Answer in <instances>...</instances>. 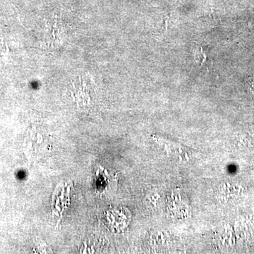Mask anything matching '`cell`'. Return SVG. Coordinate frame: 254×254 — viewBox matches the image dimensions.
Here are the masks:
<instances>
[{
	"mask_svg": "<svg viewBox=\"0 0 254 254\" xmlns=\"http://www.w3.org/2000/svg\"><path fill=\"white\" fill-rule=\"evenodd\" d=\"M195 60H196L197 63L200 64H203V63H204L205 58V55L203 52L202 51V50H200V51H198V50L197 49L196 52H195Z\"/></svg>",
	"mask_w": 254,
	"mask_h": 254,
	"instance_id": "obj_1",
	"label": "cell"
}]
</instances>
